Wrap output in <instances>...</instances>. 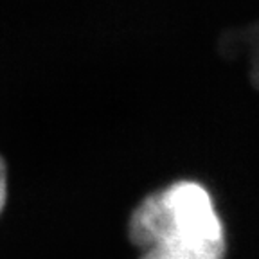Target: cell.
<instances>
[{"mask_svg":"<svg viewBox=\"0 0 259 259\" xmlns=\"http://www.w3.org/2000/svg\"><path fill=\"white\" fill-rule=\"evenodd\" d=\"M6 200H8V167L4 158L0 157V212L4 209Z\"/></svg>","mask_w":259,"mask_h":259,"instance_id":"obj_2","label":"cell"},{"mask_svg":"<svg viewBox=\"0 0 259 259\" xmlns=\"http://www.w3.org/2000/svg\"><path fill=\"white\" fill-rule=\"evenodd\" d=\"M128 234L141 259H223L227 252L214 200L193 180L148 194L130 216Z\"/></svg>","mask_w":259,"mask_h":259,"instance_id":"obj_1","label":"cell"}]
</instances>
